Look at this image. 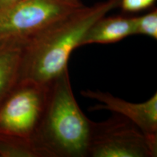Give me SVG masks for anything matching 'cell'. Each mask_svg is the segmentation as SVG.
<instances>
[{"instance_id":"obj_10","label":"cell","mask_w":157,"mask_h":157,"mask_svg":"<svg viewBox=\"0 0 157 157\" xmlns=\"http://www.w3.org/2000/svg\"><path fill=\"white\" fill-rule=\"evenodd\" d=\"M135 34H143L157 39V10L140 17H135Z\"/></svg>"},{"instance_id":"obj_6","label":"cell","mask_w":157,"mask_h":157,"mask_svg":"<svg viewBox=\"0 0 157 157\" xmlns=\"http://www.w3.org/2000/svg\"><path fill=\"white\" fill-rule=\"evenodd\" d=\"M83 97L100 102L90 111L108 110L121 115L140 129L148 140L157 146V93L150 99L140 103H131L115 97L109 93L99 90H83Z\"/></svg>"},{"instance_id":"obj_3","label":"cell","mask_w":157,"mask_h":157,"mask_svg":"<svg viewBox=\"0 0 157 157\" xmlns=\"http://www.w3.org/2000/svg\"><path fill=\"white\" fill-rule=\"evenodd\" d=\"M48 93L49 85L29 80L17 82L0 103V136L31 142L44 115Z\"/></svg>"},{"instance_id":"obj_13","label":"cell","mask_w":157,"mask_h":157,"mask_svg":"<svg viewBox=\"0 0 157 157\" xmlns=\"http://www.w3.org/2000/svg\"><path fill=\"white\" fill-rule=\"evenodd\" d=\"M60 1L63 2L68 5L74 6V7H81L83 5L79 0H60Z\"/></svg>"},{"instance_id":"obj_12","label":"cell","mask_w":157,"mask_h":157,"mask_svg":"<svg viewBox=\"0 0 157 157\" xmlns=\"http://www.w3.org/2000/svg\"><path fill=\"white\" fill-rule=\"evenodd\" d=\"M21 0H0V11L8 8Z\"/></svg>"},{"instance_id":"obj_7","label":"cell","mask_w":157,"mask_h":157,"mask_svg":"<svg viewBox=\"0 0 157 157\" xmlns=\"http://www.w3.org/2000/svg\"><path fill=\"white\" fill-rule=\"evenodd\" d=\"M135 34V17H102L88 29L80 47L92 44H111Z\"/></svg>"},{"instance_id":"obj_11","label":"cell","mask_w":157,"mask_h":157,"mask_svg":"<svg viewBox=\"0 0 157 157\" xmlns=\"http://www.w3.org/2000/svg\"><path fill=\"white\" fill-rule=\"evenodd\" d=\"M155 0H121L119 6L123 11L135 13L150 7Z\"/></svg>"},{"instance_id":"obj_8","label":"cell","mask_w":157,"mask_h":157,"mask_svg":"<svg viewBox=\"0 0 157 157\" xmlns=\"http://www.w3.org/2000/svg\"><path fill=\"white\" fill-rule=\"evenodd\" d=\"M28 41H0V103L19 81L23 51Z\"/></svg>"},{"instance_id":"obj_1","label":"cell","mask_w":157,"mask_h":157,"mask_svg":"<svg viewBox=\"0 0 157 157\" xmlns=\"http://www.w3.org/2000/svg\"><path fill=\"white\" fill-rule=\"evenodd\" d=\"M120 1L107 0L91 7L82 6L29 39L23 51L19 81L50 85L68 69L71 54L80 47L88 29L119 7Z\"/></svg>"},{"instance_id":"obj_5","label":"cell","mask_w":157,"mask_h":157,"mask_svg":"<svg viewBox=\"0 0 157 157\" xmlns=\"http://www.w3.org/2000/svg\"><path fill=\"white\" fill-rule=\"evenodd\" d=\"M78 7L60 0H21L0 11V41H29Z\"/></svg>"},{"instance_id":"obj_4","label":"cell","mask_w":157,"mask_h":157,"mask_svg":"<svg viewBox=\"0 0 157 157\" xmlns=\"http://www.w3.org/2000/svg\"><path fill=\"white\" fill-rule=\"evenodd\" d=\"M157 146L121 115L94 122L88 157H156Z\"/></svg>"},{"instance_id":"obj_9","label":"cell","mask_w":157,"mask_h":157,"mask_svg":"<svg viewBox=\"0 0 157 157\" xmlns=\"http://www.w3.org/2000/svg\"><path fill=\"white\" fill-rule=\"evenodd\" d=\"M0 157H38L31 141L0 136Z\"/></svg>"},{"instance_id":"obj_2","label":"cell","mask_w":157,"mask_h":157,"mask_svg":"<svg viewBox=\"0 0 157 157\" xmlns=\"http://www.w3.org/2000/svg\"><path fill=\"white\" fill-rule=\"evenodd\" d=\"M93 124L76 101L67 69L49 85L44 115L31 142L38 157H88Z\"/></svg>"}]
</instances>
